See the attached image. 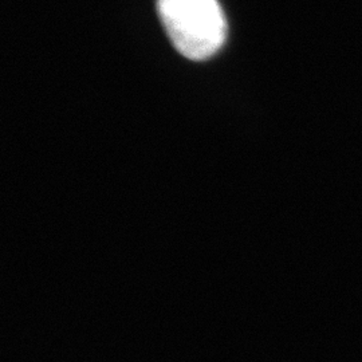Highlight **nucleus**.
<instances>
[{"mask_svg": "<svg viewBox=\"0 0 362 362\" xmlns=\"http://www.w3.org/2000/svg\"><path fill=\"white\" fill-rule=\"evenodd\" d=\"M170 42L188 59L203 61L223 46L227 23L218 0H158Z\"/></svg>", "mask_w": 362, "mask_h": 362, "instance_id": "nucleus-1", "label": "nucleus"}]
</instances>
